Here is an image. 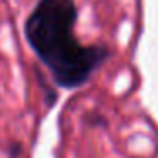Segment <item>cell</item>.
Returning <instances> with one entry per match:
<instances>
[{"mask_svg":"<svg viewBox=\"0 0 158 158\" xmlns=\"http://www.w3.org/2000/svg\"><path fill=\"white\" fill-rule=\"evenodd\" d=\"M77 9L73 0H39L26 22L29 44L51 70L58 85L78 87L107 58L102 46L78 44L73 36Z\"/></svg>","mask_w":158,"mask_h":158,"instance_id":"1","label":"cell"}]
</instances>
